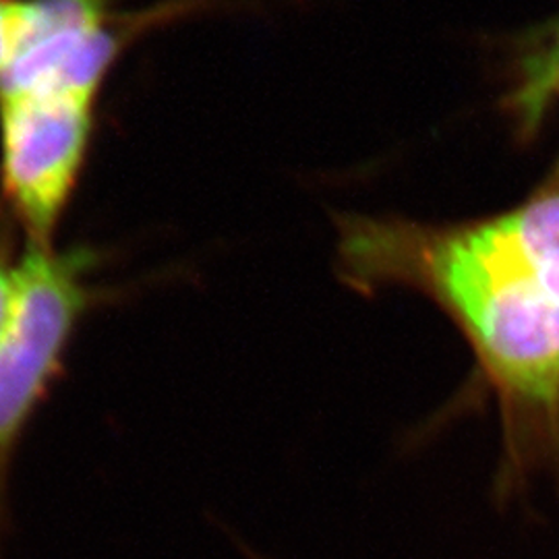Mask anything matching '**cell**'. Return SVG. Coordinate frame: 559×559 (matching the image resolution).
Wrapping results in <instances>:
<instances>
[{"instance_id": "obj_1", "label": "cell", "mask_w": 559, "mask_h": 559, "mask_svg": "<svg viewBox=\"0 0 559 559\" xmlns=\"http://www.w3.org/2000/svg\"><path fill=\"white\" fill-rule=\"evenodd\" d=\"M357 288L408 286L471 344L510 427L559 425V185L456 226L357 221L342 235Z\"/></svg>"}, {"instance_id": "obj_2", "label": "cell", "mask_w": 559, "mask_h": 559, "mask_svg": "<svg viewBox=\"0 0 559 559\" xmlns=\"http://www.w3.org/2000/svg\"><path fill=\"white\" fill-rule=\"evenodd\" d=\"M81 253L32 249L11 267V300L0 334V483L25 425L59 378L69 342L90 305Z\"/></svg>"}, {"instance_id": "obj_3", "label": "cell", "mask_w": 559, "mask_h": 559, "mask_svg": "<svg viewBox=\"0 0 559 559\" xmlns=\"http://www.w3.org/2000/svg\"><path fill=\"white\" fill-rule=\"evenodd\" d=\"M92 104V96L69 92L0 96L4 189L40 245L50 237L78 179Z\"/></svg>"}, {"instance_id": "obj_4", "label": "cell", "mask_w": 559, "mask_h": 559, "mask_svg": "<svg viewBox=\"0 0 559 559\" xmlns=\"http://www.w3.org/2000/svg\"><path fill=\"white\" fill-rule=\"evenodd\" d=\"M117 55L106 21L69 27L21 52L0 73V96L27 92H69L96 96Z\"/></svg>"}, {"instance_id": "obj_5", "label": "cell", "mask_w": 559, "mask_h": 559, "mask_svg": "<svg viewBox=\"0 0 559 559\" xmlns=\"http://www.w3.org/2000/svg\"><path fill=\"white\" fill-rule=\"evenodd\" d=\"M520 87H522L519 92L520 112H528L526 117L528 122L539 117L547 102L556 96L559 98V25L549 48L545 50V55H540L539 59L535 60V64L528 69L526 80ZM551 182L559 185V162Z\"/></svg>"}, {"instance_id": "obj_6", "label": "cell", "mask_w": 559, "mask_h": 559, "mask_svg": "<svg viewBox=\"0 0 559 559\" xmlns=\"http://www.w3.org/2000/svg\"><path fill=\"white\" fill-rule=\"evenodd\" d=\"M32 23L29 0H0V73L27 44Z\"/></svg>"}, {"instance_id": "obj_7", "label": "cell", "mask_w": 559, "mask_h": 559, "mask_svg": "<svg viewBox=\"0 0 559 559\" xmlns=\"http://www.w3.org/2000/svg\"><path fill=\"white\" fill-rule=\"evenodd\" d=\"M9 300H11V267L0 258V334L4 330V321L9 313Z\"/></svg>"}]
</instances>
